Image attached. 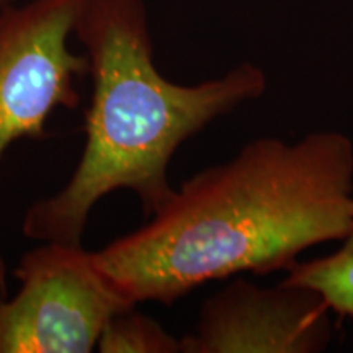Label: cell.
Segmentation results:
<instances>
[{"label": "cell", "instance_id": "6da1fadb", "mask_svg": "<svg viewBox=\"0 0 353 353\" xmlns=\"http://www.w3.org/2000/svg\"><path fill=\"white\" fill-rule=\"evenodd\" d=\"M352 221L353 141L268 136L190 176L149 223L92 255L132 303L170 306L208 281L288 270L304 250L342 241Z\"/></svg>", "mask_w": 353, "mask_h": 353}, {"label": "cell", "instance_id": "ba28073f", "mask_svg": "<svg viewBox=\"0 0 353 353\" xmlns=\"http://www.w3.org/2000/svg\"><path fill=\"white\" fill-rule=\"evenodd\" d=\"M17 0H0V10H2L3 7H7V6H10V3H15Z\"/></svg>", "mask_w": 353, "mask_h": 353}, {"label": "cell", "instance_id": "5b68a950", "mask_svg": "<svg viewBox=\"0 0 353 353\" xmlns=\"http://www.w3.org/2000/svg\"><path fill=\"white\" fill-rule=\"evenodd\" d=\"M332 339L330 309L316 290L273 288L236 278L203 303L182 353H319Z\"/></svg>", "mask_w": 353, "mask_h": 353}, {"label": "cell", "instance_id": "7a4b0ae2", "mask_svg": "<svg viewBox=\"0 0 353 353\" xmlns=\"http://www.w3.org/2000/svg\"><path fill=\"white\" fill-rule=\"evenodd\" d=\"M74 33L94 82L85 145L69 182L26 210L21 231L39 242L81 244L94 206L118 190L154 214L175 190L169 167L180 145L267 90L265 72L249 63L195 85L165 79L143 0H85Z\"/></svg>", "mask_w": 353, "mask_h": 353}, {"label": "cell", "instance_id": "52a82bcc", "mask_svg": "<svg viewBox=\"0 0 353 353\" xmlns=\"http://www.w3.org/2000/svg\"><path fill=\"white\" fill-rule=\"evenodd\" d=\"M97 350L101 353H180V339L144 316L136 306L117 312L101 332Z\"/></svg>", "mask_w": 353, "mask_h": 353}, {"label": "cell", "instance_id": "277c9868", "mask_svg": "<svg viewBox=\"0 0 353 353\" xmlns=\"http://www.w3.org/2000/svg\"><path fill=\"white\" fill-rule=\"evenodd\" d=\"M85 0H32L0 10V162L19 139H43L56 108L76 110V81L88 74L87 54L69 50ZM0 259V294H7Z\"/></svg>", "mask_w": 353, "mask_h": 353}, {"label": "cell", "instance_id": "8992f818", "mask_svg": "<svg viewBox=\"0 0 353 353\" xmlns=\"http://www.w3.org/2000/svg\"><path fill=\"white\" fill-rule=\"evenodd\" d=\"M341 242V249L327 257L294 263L288 268L285 281L316 290L330 312L353 321V221Z\"/></svg>", "mask_w": 353, "mask_h": 353}, {"label": "cell", "instance_id": "3957f363", "mask_svg": "<svg viewBox=\"0 0 353 353\" xmlns=\"http://www.w3.org/2000/svg\"><path fill=\"white\" fill-rule=\"evenodd\" d=\"M13 275L20 290L0 294V353H90L117 312L138 306L82 244L43 242Z\"/></svg>", "mask_w": 353, "mask_h": 353}]
</instances>
